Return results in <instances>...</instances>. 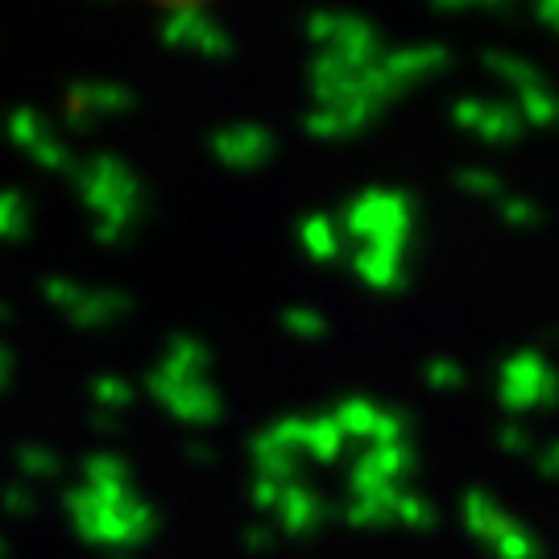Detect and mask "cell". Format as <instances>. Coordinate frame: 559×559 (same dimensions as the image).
<instances>
[{"label":"cell","mask_w":559,"mask_h":559,"mask_svg":"<svg viewBox=\"0 0 559 559\" xmlns=\"http://www.w3.org/2000/svg\"><path fill=\"white\" fill-rule=\"evenodd\" d=\"M535 473L547 480H559V440L543 443L539 456H535Z\"/></svg>","instance_id":"ee69618b"},{"label":"cell","mask_w":559,"mask_h":559,"mask_svg":"<svg viewBox=\"0 0 559 559\" xmlns=\"http://www.w3.org/2000/svg\"><path fill=\"white\" fill-rule=\"evenodd\" d=\"M129 307H133V299H129L124 290H87L80 299V307H75L67 320L75 323L80 332H96V328H108V323L124 320Z\"/></svg>","instance_id":"9a60e30c"},{"label":"cell","mask_w":559,"mask_h":559,"mask_svg":"<svg viewBox=\"0 0 559 559\" xmlns=\"http://www.w3.org/2000/svg\"><path fill=\"white\" fill-rule=\"evenodd\" d=\"M344 448H348V436H344V427L336 423L332 411L307 419V456L316 464H336L344 456Z\"/></svg>","instance_id":"d6986e66"},{"label":"cell","mask_w":559,"mask_h":559,"mask_svg":"<svg viewBox=\"0 0 559 559\" xmlns=\"http://www.w3.org/2000/svg\"><path fill=\"white\" fill-rule=\"evenodd\" d=\"M0 323H13V307L0 299Z\"/></svg>","instance_id":"681fc988"},{"label":"cell","mask_w":559,"mask_h":559,"mask_svg":"<svg viewBox=\"0 0 559 559\" xmlns=\"http://www.w3.org/2000/svg\"><path fill=\"white\" fill-rule=\"evenodd\" d=\"M522 112L519 108H510V104L501 100H489L485 104V112H480V124H477V138L489 141V145H514L522 138Z\"/></svg>","instance_id":"44dd1931"},{"label":"cell","mask_w":559,"mask_h":559,"mask_svg":"<svg viewBox=\"0 0 559 559\" xmlns=\"http://www.w3.org/2000/svg\"><path fill=\"white\" fill-rule=\"evenodd\" d=\"M240 543L249 547V551H274V543H278V535H274V526H265V522H253V526H245L240 531Z\"/></svg>","instance_id":"b9f144b4"},{"label":"cell","mask_w":559,"mask_h":559,"mask_svg":"<svg viewBox=\"0 0 559 559\" xmlns=\"http://www.w3.org/2000/svg\"><path fill=\"white\" fill-rule=\"evenodd\" d=\"M87 295V286H80V282H71V278H46L41 282V299L50 302V307H59L62 316H71L75 307H80V299Z\"/></svg>","instance_id":"d590c367"},{"label":"cell","mask_w":559,"mask_h":559,"mask_svg":"<svg viewBox=\"0 0 559 559\" xmlns=\"http://www.w3.org/2000/svg\"><path fill=\"white\" fill-rule=\"evenodd\" d=\"M485 104H489L485 96H460V100L452 104V120H456V129H464V133H477Z\"/></svg>","instance_id":"60d3db41"},{"label":"cell","mask_w":559,"mask_h":559,"mask_svg":"<svg viewBox=\"0 0 559 559\" xmlns=\"http://www.w3.org/2000/svg\"><path fill=\"white\" fill-rule=\"evenodd\" d=\"M0 510L13 514V519H29V514L38 510V493H34L29 485H21V480L0 485Z\"/></svg>","instance_id":"f35d334b"},{"label":"cell","mask_w":559,"mask_h":559,"mask_svg":"<svg viewBox=\"0 0 559 559\" xmlns=\"http://www.w3.org/2000/svg\"><path fill=\"white\" fill-rule=\"evenodd\" d=\"M501 221L510 224V228H519V233H531V228H539L543 224V207L535 200H526V195H506L498 203Z\"/></svg>","instance_id":"836d02e7"},{"label":"cell","mask_w":559,"mask_h":559,"mask_svg":"<svg viewBox=\"0 0 559 559\" xmlns=\"http://www.w3.org/2000/svg\"><path fill=\"white\" fill-rule=\"evenodd\" d=\"M158 369L175 381H203L212 373V348L200 336H191V332H175L166 340Z\"/></svg>","instance_id":"4fadbf2b"},{"label":"cell","mask_w":559,"mask_h":559,"mask_svg":"<svg viewBox=\"0 0 559 559\" xmlns=\"http://www.w3.org/2000/svg\"><path fill=\"white\" fill-rule=\"evenodd\" d=\"M83 207L92 212V240L117 245L145 212V187L133 175V166H124L117 154H96L83 162L75 175Z\"/></svg>","instance_id":"6da1fadb"},{"label":"cell","mask_w":559,"mask_h":559,"mask_svg":"<svg viewBox=\"0 0 559 559\" xmlns=\"http://www.w3.org/2000/svg\"><path fill=\"white\" fill-rule=\"evenodd\" d=\"M456 187L468 191L473 200H506V182H501L498 170H485V166H464L456 170Z\"/></svg>","instance_id":"4dcf8cb0"},{"label":"cell","mask_w":559,"mask_h":559,"mask_svg":"<svg viewBox=\"0 0 559 559\" xmlns=\"http://www.w3.org/2000/svg\"><path fill=\"white\" fill-rule=\"evenodd\" d=\"M83 485L117 489V485H133V473H129V464L117 452H92V456L83 460Z\"/></svg>","instance_id":"603a6c76"},{"label":"cell","mask_w":559,"mask_h":559,"mask_svg":"<svg viewBox=\"0 0 559 559\" xmlns=\"http://www.w3.org/2000/svg\"><path fill=\"white\" fill-rule=\"evenodd\" d=\"M519 112L526 124L551 129V124H559V92H551L547 83H543V87H531V92H519Z\"/></svg>","instance_id":"484cf974"},{"label":"cell","mask_w":559,"mask_h":559,"mask_svg":"<svg viewBox=\"0 0 559 559\" xmlns=\"http://www.w3.org/2000/svg\"><path fill=\"white\" fill-rule=\"evenodd\" d=\"M92 427H96V431H104V436H112V431H117V415H104V411H96V415H92Z\"/></svg>","instance_id":"c3c4849f"},{"label":"cell","mask_w":559,"mask_h":559,"mask_svg":"<svg viewBox=\"0 0 559 559\" xmlns=\"http://www.w3.org/2000/svg\"><path fill=\"white\" fill-rule=\"evenodd\" d=\"M67 519L71 526L80 531L83 543H96V547H141V543L154 539V531H158V514H154V506L133 493L129 501H120V506H108L100 501L87 485H75L67 498Z\"/></svg>","instance_id":"7a4b0ae2"},{"label":"cell","mask_w":559,"mask_h":559,"mask_svg":"<svg viewBox=\"0 0 559 559\" xmlns=\"http://www.w3.org/2000/svg\"><path fill=\"white\" fill-rule=\"evenodd\" d=\"M332 50H336L348 67H357V71H369V67H378V62L385 59V55H381L378 25L369 17H357V13H344V17H340V34Z\"/></svg>","instance_id":"8fae6325"},{"label":"cell","mask_w":559,"mask_h":559,"mask_svg":"<svg viewBox=\"0 0 559 559\" xmlns=\"http://www.w3.org/2000/svg\"><path fill=\"white\" fill-rule=\"evenodd\" d=\"M480 67L501 80L506 87H514V92H531V87H543V71L535 67L531 59H522V55H510V50H485L480 55Z\"/></svg>","instance_id":"e0dca14e"},{"label":"cell","mask_w":559,"mask_h":559,"mask_svg":"<svg viewBox=\"0 0 559 559\" xmlns=\"http://www.w3.org/2000/svg\"><path fill=\"white\" fill-rule=\"evenodd\" d=\"M498 402L506 415H526V411H556L559 406V369L547 365L543 353L522 348L514 357L501 360L498 369Z\"/></svg>","instance_id":"277c9868"},{"label":"cell","mask_w":559,"mask_h":559,"mask_svg":"<svg viewBox=\"0 0 559 559\" xmlns=\"http://www.w3.org/2000/svg\"><path fill=\"white\" fill-rule=\"evenodd\" d=\"M62 108H75L87 117H120V112H133L138 108V92L124 87V83H100V80H83L67 87V100Z\"/></svg>","instance_id":"52a82bcc"},{"label":"cell","mask_w":559,"mask_h":559,"mask_svg":"<svg viewBox=\"0 0 559 559\" xmlns=\"http://www.w3.org/2000/svg\"><path fill=\"white\" fill-rule=\"evenodd\" d=\"M133 402H138L133 381L117 378V373L92 378V406H96V411H104V415H120V411H129Z\"/></svg>","instance_id":"cb8c5ba5"},{"label":"cell","mask_w":559,"mask_h":559,"mask_svg":"<svg viewBox=\"0 0 559 559\" xmlns=\"http://www.w3.org/2000/svg\"><path fill=\"white\" fill-rule=\"evenodd\" d=\"M460 514H464V526H468V535L480 539L485 547H493L498 535L510 526V514L501 510L493 493H485V489H464V498H460Z\"/></svg>","instance_id":"5bb4252c"},{"label":"cell","mask_w":559,"mask_h":559,"mask_svg":"<svg viewBox=\"0 0 559 559\" xmlns=\"http://www.w3.org/2000/svg\"><path fill=\"white\" fill-rule=\"evenodd\" d=\"M112 559H133V556H112Z\"/></svg>","instance_id":"816d5d0a"},{"label":"cell","mask_w":559,"mask_h":559,"mask_svg":"<svg viewBox=\"0 0 559 559\" xmlns=\"http://www.w3.org/2000/svg\"><path fill=\"white\" fill-rule=\"evenodd\" d=\"M282 328L295 340H323L328 336V320H323L316 307H286L282 311Z\"/></svg>","instance_id":"d6a6232c"},{"label":"cell","mask_w":559,"mask_h":559,"mask_svg":"<svg viewBox=\"0 0 559 559\" xmlns=\"http://www.w3.org/2000/svg\"><path fill=\"white\" fill-rule=\"evenodd\" d=\"M498 448L501 452H510V456H539V452H535V440H531V431H526L522 423H501Z\"/></svg>","instance_id":"ab89813d"},{"label":"cell","mask_w":559,"mask_h":559,"mask_svg":"<svg viewBox=\"0 0 559 559\" xmlns=\"http://www.w3.org/2000/svg\"><path fill=\"white\" fill-rule=\"evenodd\" d=\"M13 385V353H9V344H0V390H9Z\"/></svg>","instance_id":"bcb514c9"},{"label":"cell","mask_w":559,"mask_h":559,"mask_svg":"<svg viewBox=\"0 0 559 559\" xmlns=\"http://www.w3.org/2000/svg\"><path fill=\"white\" fill-rule=\"evenodd\" d=\"M302 129H307L316 141L348 138V124H344V117H340L336 108H311V112H307V120H302Z\"/></svg>","instance_id":"74e56055"},{"label":"cell","mask_w":559,"mask_h":559,"mask_svg":"<svg viewBox=\"0 0 559 559\" xmlns=\"http://www.w3.org/2000/svg\"><path fill=\"white\" fill-rule=\"evenodd\" d=\"M489 551H493L498 559H543L539 539H535V535H531V531H526L519 519H514L510 526H506V531H501L498 543H493Z\"/></svg>","instance_id":"f1b7e54d"},{"label":"cell","mask_w":559,"mask_h":559,"mask_svg":"<svg viewBox=\"0 0 559 559\" xmlns=\"http://www.w3.org/2000/svg\"><path fill=\"white\" fill-rule=\"evenodd\" d=\"M340 17H344V13H332V9L311 13V17L302 21V34H307V41H311L316 50H332V46H336V34H340Z\"/></svg>","instance_id":"8d00e7d4"},{"label":"cell","mask_w":559,"mask_h":559,"mask_svg":"<svg viewBox=\"0 0 559 559\" xmlns=\"http://www.w3.org/2000/svg\"><path fill=\"white\" fill-rule=\"evenodd\" d=\"M145 390H150V399L158 402L166 415H175V419L187 423V427H212L224 411L221 390H216L207 378L203 381H175V378H166L158 365L150 369Z\"/></svg>","instance_id":"5b68a950"},{"label":"cell","mask_w":559,"mask_h":559,"mask_svg":"<svg viewBox=\"0 0 559 559\" xmlns=\"http://www.w3.org/2000/svg\"><path fill=\"white\" fill-rule=\"evenodd\" d=\"M13 464H17V473L25 480H50L62 473L59 452L46 448V443H21L17 452H13Z\"/></svg>","instance_id":"d4e9b609"},{"label":"cell","mask_w":559,"mask_h":559,"mask_svg":"<svg viewBox=\"0 0 559 559\" xmlns=\"http://www.w3.org/2000/svg\"><path fill=\"white\" fill-rule=\"evenodd\" d=\"M29 158L38 162L41 170H50V175H71V179L80 175V166H83V162L75 158V154H71V150H67V145H62L55 133L41 141L38 150H29Z\"/></svg>","instance_id":"1f68e13d"},{"label":"cell","mask_w":559,"mask_h":559,"mask_svg":"<svg viewBox=\"0 0 559 559\" xmlns=\"http://www.w3.org/2000/svg\"><path fill=\"white\" fill-rule=\"evenodd\" d=\"M278 514V526L282 535H290V539H302V535H316L320 531L323 514H328V506L323 498L311 489V485H290L286 493H282V506L274 510Z\"/></svg>","instance_id":"7c38bea8"},{"label":"cell","mask_w":559,"mask_h":559,"mask_svg":"<svg viewBox=\"0 0 559 559\" xmlns=\"http://www.w3.org/2000/svg\"><path fill=\"white\" fill-rule=\"evenodd\" d=\"M212 154L228 170H258L278 154V141L265 124H224L212 133Z\"/></svg>","instance_id":"8992f818"},{"label":"cell","mask_w":559,"mask_h":559,"mask_svg":"<svg viewBox=\"0 0 559 559\" xmlns=\"http://www.w3.org/2000/svg\"><path fill=\"white\" fill-rule=\"evenodd\" d=\"M249 460H253V477L258 480H274V485H282V489L299 485L302 456L299 452H290L286 443L274 440L270 427H261L258 436H253V443H249Z\"/></svg>","instance_id":"30bf717a"},{"label":"cell","mask_w":559,"mask_h":559,"mask_svg":"<svg viewBox=\"0 0 559 559\" xmlns=\"http://www.w3.org/2000/svg\"><path fill=\"white\" fill-rule=\"evenodd\" d=\"M299 245L311 261L328 265V261H336L340 253H344V228H340L332 216L316 212V216L299 221Z\"/></svg>","instance_id":"2e32d148"},{"label":"cell","mask_w":559,"mask_h":559,"mask_svg":"<svg viewBox=\"0 0 559 559\" xmlns=\"http://www.w3.org/2000/svg\"><path fill=\"white\" fill-rule=\"evenodd\" d=\"M464 378H468L464 365L452 357H431L427 365H423V381H427L431 390H443V394H448V390H460Z\"/></svg>","instance_id":"e575fe53"},{"label":"cell","mask_w":559,"mask_h":559,"mask_svg":"<svg viewBox=\"0 0 559 559\" xmlns=\"http://www.w3.org/2000/svg\"><path fill=\"white\" fill-rule=\"evenodd\" d=\"M452 67V50L448 46H436V41H419V46H402V50H390L385 55V71L402 83V87H415V83L431 80Z\"/></svg>","instance_id":"9c48e42d"},{"label":"cell","mask_w":559,"mask_h":559,"mask_svg":"<svg viewBox=\"0 0 559 559\" xmlns=\"http://www.w3.org/2000/svg\"><path fill=\"white\" fill-rule=\"evenodd\" d=\"M332 415H336V423L344 427V436H348V440L373 443L378 440V427H381L385 406H378V402H369V399H344Z\"/></svg>","instance_id":"ffe728a7"},{"label":"cell","mask_w":559,"mask_h":559,"mask_svg":"<svg viewBox=\"0 0 559 559\" xmlns=\"http://www.w3.org/2000/svg\"><path fill=\"white\" fill-rule=\"evenodd\" d=\"M29 237V203L21 191H0V240H25Z\"/></svg>","instance_id":"83f0119b"},{"label":"cell","mask_w":559,"mask_h":559,"mask_svg":"<svg viewBox=\"0 0 559 559\" xmlns=\"http://www.w3.org/2000/svg\"><path fill=\"white\" fill-rule=\"evenodd\" d=\"M535 21L547 25V29L559 38V0H543V4H535Z\"/></svg>","instance_id":"f6af8a7d"},{"label":"cell","mask_w":559,"mask_h":559,"mask_svg":"<svg viewBox=\"0 0 559 559\" xmlns=\"http://www.w3.org/2000/svg\"><path fill=\"white\" fill-rule=\"evenodd\" d=\"M182 46L203 55V59H228L233 55V34L207 9H200V17H195V25H191V34H187Z\"/></svg>","instance_id":"7402d4cb"},{"label":"cell","mask_w":559,"mask_h":559,"mask_svg":"<svg viewBox=\"0 0 559 559\" xmlns=\"http://www.w3.org/2000/svg\"><path fill=\"white\" fill-rule=\"evenodd\" d=\"M357 460L360 464H369V468H373L378 477L390 480V485H402V480L415 473V464H419L411 440L406 443H373V448H365Z\"/></svg>","instance_id":"ac0fdd59"},{"label":"cell","mask_w":559,"mask_h":559,"mask_svg":"<svg viewBox=\"0 0 559 559\" xmlns=\"http://www.w3.org/2000/svg\"><path fill=\"white\" fill-rule=\"evenodd\" d=\"M4 133H9V141L21 145V150H38L41 141L50 138V124H46L34 108H25V104H21V108H13L9 120H4Z\"/></svg>","instance_id":"4316f807"},{"label":"cell","mask_w":559,"mask_h":559,"mask_svg":"<svg viewBox=\"0 0 559 559\" xmlns=\"http://www.w3.org/2000/svg\"><path fill=\"white\" fill-rule=\"evenodd\" d=\"M353 270L369 290L394 295L406 290V249H385V245H360L353 253Z\"/></svg>","instance_id":"ba28073f"},{"label":"cell","mask_w":559,"mask_h":559,"mask_svg":"<svg viewBox=\"0 0 559 559\" xmlns=\"http://www.w3.org/2000/svg\"><path fill=\"white\" fill-rule=\"evenodd\" d=\"M282 493H286L282 485L253 477V506H258V510H278V506H282Z\"/></svg>","instance_id":"7bdbcfd3"},{"label":"cell","mask_w":559,"mask_h":559,"mask_svg":"<svg viewBox=\"0 0 559 559\" xmlns=\"http://www.w3.org/2000/svg\"><path fill=\"white\" fill-rule=\"evenodd\" d=\"M0 559H9V539H4V531H0Z\"/></svg>","instance_id":"f907efd6"},{"label":"cell","mask_w":559,"mask_h":559,"mask_svg":"<svg viewBox=\"0 0 559 559\" xmlns=\"http://www.w3.org/2000/svg\"><path fill=\"white\" fill-rule=\"evenodd\" d=\"M411 221H415V203L406 191H360L357 200L344 207V237L360 245H385V249H406L411 245Z\"/></svg>","instance_id":"3957f363"},{"label":"cell","mask_w":559,"mask_h":559,"mask_svg":"<svg viewBox=\"0 0 559 559\" xmlns=\"http://www.w3.org/2000/svg\"><path fill=\"white\" fill-rule=\"evenodd\" d=\"M399 526L427 535V531H436V526H440V510H436L431 501L423 498V493H411V489H402V498H399Z\"/></svg>","instance_id":"f546056e"},{"label":"cell","mask_w":559,"mask_h":559,"mask_svg":"<svg viewBox=\"0 0 559 559\" xmlns=\"http://www.w3.org/2000/svg\"><path fill=\"white\" fill-rule=\"evenodd\" d=\"M187 460H195V464H212L216 452H212V443H187Z\"/></svg>","instance_id":"7dc6e473"}]
</instances>
